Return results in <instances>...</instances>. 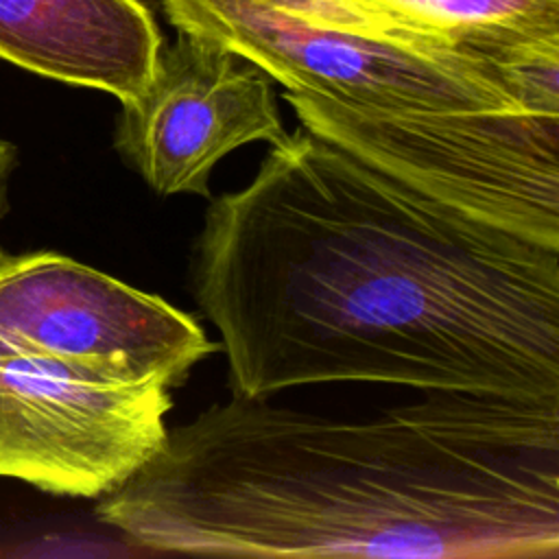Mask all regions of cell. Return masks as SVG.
<instances>
[{"mask_svg": "<svg viewBox=\"0 0 559 559\" xmlns=\"http://www.w3.org/2000/svg\"><path fill=\"white\" fill-rule=\"evenodd\" d=\"M190 288L238 397L376 382L559 400V249L445 207L306 127L210 203Z\"/></svg>", "mask_w": 559, "mask_h": 559, "instance_id": "6da1fadb", "label": "cell"}, {"mask_svg": "<svg viewBox=\"0 0 559 559\" xmlns=\"http://www.w3.org/2000/svg\"><path fill=\"white\" fill-rule=\"evenodd\" d=\"M159 552L496 559L559 552V400L426 391L365 419L212 404L100 496Z\"/></svg>", "mask_w": 559, "mask_h": 559, "instance_id": "7a4b0ae2", "label": "cell"}, {"mask_svg": "<svg viewBox=\"0 0 559 559\" xmlns=\"http://www.w3.org/2000/svg\"><path fill=\"white\" fill-rule=\"evenodd\" d=\"M168 22L284 92L389 116L559 118V61H509L373 0H162Z\"/></svg>", "mask_w": 559, "mask_h": 559, "instance_id": "3957f363", "label": "cell"}, {"mask_svg": "<svg viewBox=\"0 0 559 559\" xmlns=\"http://www.w3.org/2000/svg\"><path fill=\"white\" fill-rule=\"evenodd\" d=\"M301 127L406 188L559 249V118L389 116L284 92Z\"/></svg>", "mask_w": 559, "mask_h": 559, "instance_id": "277c9868", "label": "cell"}, {"mask_svg": "<svg viewBox=\"0 0 559 559\" xmlns=\"http://www.w3.org/2000/svg\"><path fill=\"white\" fill-rule=\"evenodd\" d=\"M170 386L118 380L44 356L0 358V476L41 491L100 498L166 439Z\"/></svg>", "mask_w": 559, "mask_h": 559, "instance_id": "5b68a950", "label": "cell"}, {"mask_svg": "<svg viewBox=\"0 0 559 559\" xmlns=\"http://www.w3.org/2000/svg\"><path fill=\"white\" fill-rule=\"evenodd\" d=\"M214 349L194 317L68 255L0 260V358H57L175 389Z\"/></svg>", "mask_w": 559, "mask_h": 559, "instance_id": "8992f818", "label": "cell"}, {"mask_svg": "<svg viewBox=\"0 0 559 559\" xmlns=\"http://www.w3.org/2000/svg\"><path fill=\"white\" fill-rule=\"evenodd\" d=\"M271 81L223 44L177 31L142 94L122 105L116 151L162 197H210L212 170L227 153L288 140Z\"/></svg>", "mask_w": 559, "mask_h": 559, "instance_id": "52a82bcc", "label": "cell"}, {"mask_svg": "<svg viewBox=\"0 0 559 559\" xmlns=\"http://www.w3.org/2000/svg\"><path fill=\"white\" fill-rule=\"evenodd\" d=\"M162 46L142 0H0V59L120 105L142 94Z\"/></svg>", "mask_w": 559, "mask_h": 559, "instance_id": "ba28073f", "label": "cell"}, {"mask_svg": "<svg viewBox=\"0 0 559 559\" xmlns=\"http://www.w3.org/2000/svg\"><path fill=\"white\" fill-rule=\"evenodd\" d=\"M509 61L559 57V0H373Z\"/></svg>", "mask_w": 559, "mask_h": 559, "instance_id": "9c48e42d", "label": "cell"}, {"mask_svg": "<svg viewBox=\"0 0 559 559\" xmlns=\"http://www.w3.org/2000/svg\"><path fill=\"white\" fill-rule=\"evenodd\" d=\"M15 166V148L9 140L0 138V216L4 214L7 207V188H9V177ZM4 249L0 247V260L4 258Z\"/></svg>", "mask_w": 559, "mask_h": 559, "instance_id": "30bf717a", "label": "cell"}]
</instances>
